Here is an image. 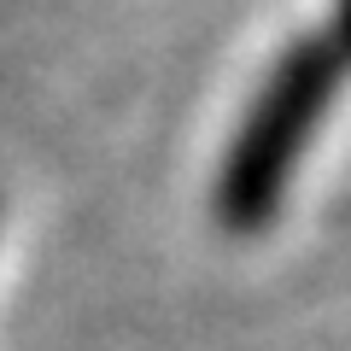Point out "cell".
Masks as SVG:
<instances>
[{"mask_svg": "<svg viewBox=\"0 0 351 351\" xmlns=\"http://www.w3.org/2000/svg\"><path fill=\"white\" fill-rule=\"evenodd\" d=\"M328 41L351 59V0H334V36H328Z\"/></svg>", "mask_w": 351, "mask_h": 351, "instance_id": "cell-2", "label": "cell"}, {"mask_svg": "<svg viewBox=\"0 0 351 351\" xmlns=\"http://www.w3.org/2000/svg\"><path fill=\"white\" fill-rule=\"evenodd\" d=\"M346 76V53L328 36H304L269 64L246 123L228 141V164L217 176V217L228 234H258L276 223V205L293 182V164L322 129L334 88Z\"/></svg>", "mask_w": 351, "mask_h": 351, "instance_id": "cell-1", "label": "cell"}]
</instances>
